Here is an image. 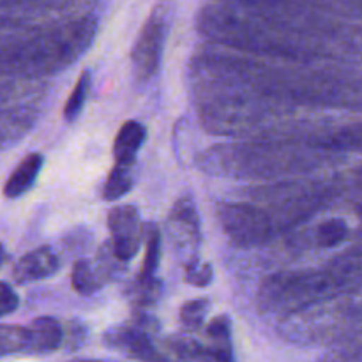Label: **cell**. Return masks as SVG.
I'll list each match as a JSON object with an SVG mask.
<instances>
[{"label":"cell","instance_id":"1","mask_svg":"<svg viewBox=\"0 0 362 362\" xmlns=\"http://www.w3.org/2000/svg\"><path fill=\"white\" fill-rule=\"evenodd\" d=\"M362 2H211L197 30L211 45L306 64L362 66Z\"/></svg>","mask_w":362,"mask_h":362},{"label":"cell","instance_id":"2","mask_svg":"<svg viewBox=\"0 0 362 362\" xmlns=\"http://www.w3.org/2000/svg\"><path fill=\"white\" fill-rule=\"evenodd\" d=\"M193 94H232L296 117L300 110L362 112V66L262 59L202 46L189 60Z\"/></svg>","mask_w":362,"mask_h":362},{"label":"cell","instance_id":"3","mask_svg":"<svg viewBox=\"0 0 362 362\" xmlns=\"http://www.w3.org/2000/svg\"><path fill=\"white\" fill-rule=\"evenodd\" d=\"M334 205L331 179H290L251 186L240 200L216 205L230 244L240 250L264 246Z\"/></svg>","mask_w":362,"mask_h":362},{"label":"cell","instance_id":"4","mask_svg":"<svg viewBox=\"0 0 362 362\" xmlns=\"http://www.w3.org/2000/svg\"><path fill=\"white\" fill-rule=\"evenodd\" d=\"M98 27V14L81 9L23 30L2 32V78L39 81L62 73L90 48Z\"/></svg>","mask_w":362,"mask_h":362},{"label":"cell","instance_id":"5","mask_svg":"<svg viewBox=\"0 0 362 362\" xmlns=\"http://www.w3.org/2000/svg\"><path fill=\"white\" fill-rule=\"evenodd\" d=\"M343 158L297 138H250L211 145L197 158L198 168L230 180H274L334 166Z\"/></svg>","mask_w":362,"mask_h":362},{"label":"cell","instance_id":"6","mask_svg":"<svg viewBox=\"0 0 362 362\" xmlns=\"http://www.w3.org/2000/svg\"><path fill=\"white\" fill-rule=\"evenodd\" d=\"M362 288V243L317 269L279 271L258 286L262 313L293 318L336 303Z\"/></svg>","mask_w":362,"mask_h":362},{"label":"cell","instance_id":"7","mask_svg":"<svg viewBox=\"0 0 362 362\" xmlns=\"http://www.w3.org/2000/svg\"><path fill=\"white\" fill-rule=\"evenodd\" d=\"M34 81L7 80L2 78V120H0V141L4 148H9L25 136L37 120L39 99L42 92L32 87Z\"/></svg>","mask_w":362,"mask_h":362},{"label":"cell","instance_id":"8","mask_svg":"<svg viewBox=\"0 0 362 362\" xmlns=\"http://www.w3.org/2000/svg\"><path fill=\"white\" fill-rule=\"evenodd\" d=\"M172 9L173 7L170 4H156L138 32V37L131 49V66L138 83L152 80L161 67L163 52L172 21Z\"/></svg>","mask_w":362,"mask_h":362},{"label":"cell","instance_id":"9","mask_svg":"<svg viewBox=\"0 0 362 362\" xmlns=\"http://www.w3.org/2000/svg\"><path fill=\"white\" fill-rule=\"evenodd\" d=\"M158 331V322L145 313H138L131 324L117 325L105 332L103 341L108 349L122 352L138 362H175L166 350L156 346L152 334Z\"/></svg>","mask_w":362,"mask_h":362},{"label":"cell","instance_id":"10","mask_svg":"<svg viewBox=\"0 0 362 362\" xmlns=\"http://www.w3.org/2000/svg\"><path fill=\"white\" fill-rule=\"evenodd\" d=\"M278 138V136H276ZM279 138H297L315 148L343 158L345 154H362V119L339 126H313L304 124L292 127Z\"/></svg>","mask_w":362,"mask_h":362},{"label":"cell","instance_id":"11","mask_svg":"<svg viewBox=\"0 0 362 362\" xmlns=\"http://www.w3.org/2000/svg\"><path fill=\"white\" fill-rule=\"evenodd\" d=\"M168 235L179 257L184 260V267L200 260L198 257L202 244L200 214L189 194L180 197L170 209Z\"/></svg>","mask_w":362,"mask_h":362},{"label":"cell","instance_id":"12","mask_svg":"<svg viewBox=\"0 0 362 362\" xmlns=\"http://www.w3.org/2000/svg\"><path fill=\"white\" fill-rule=\"evenodd\" d=\"M87 4L80 2H48V0L9 2V0H4L0 25H2V32H18L76 13V11L87 9Z\"/></svg>","mask_w":362,"mask_h":362},{"label":"cell","instance_id":"13","mask_svg":"<svg viewBox=\"0 0 362 362\" xmlns=\"http://www.w3.org/2000/svg\"><path fill=\"white\" fill-rule=\"evenodd\" d=\"M106 223L112 235L108 240L113 253L122 264H127L136 257L145 239L140 212L134 205H117L108 212Z\"/></svg>","mask_w":362,"mask_h":362},{"label":"cell","instance_id":"14","mask_svg":"<svg viewBox=\"0 0 362 362\" xmlns=\"http://www.w3.org/2000/svg\"><path fill=\"white\" fill-rule=\"evenodd\" d=\"M166 352L175 362H235L233 343L211 339L202 343L189 336H172L165 341Z\"/></svg>","mask_w":362,"mask_h":362},{"label":"cell","instance_id":"15","mask_svg":"<svg viewBox=\"0 0 362 362\" xmlns=\"http://www.w3.org/2000/svg\"><path fill=\"white\" fill-rule=\"evenodd\" d=\"M60 269L59 255L55 253L52 246H41L28 251L27 255L20 258L13 265L11 278L18 285H27V283L42 281V279L52 278Z\"/></svg>","mask_w":362,"mask_h":362},{"label":"cell","instance_id":"16","mask_svg":"<svg viewBox=\"0 0 362 362\" xmlns=\"http://www.w3.org/2000/svg\"><path fill=\"white\" fill-rule=\"evenodd\" d=\"M331 179L334 205L339 204L354 214L362 216V165L334 173Z\"/></svg>","mask_w":362,"mask_h":362},{"label":"cell","instance_id":"17","mask_svg":"<svg viewBox=\"0 0 362 362\" xmlns=\"http://www.w3.org/2000/svg\"><path fill=\"white\" fill-rule=\"evenodd\" d=\"M145 138H147V129L144 124L138 120H126L113 141L115 165H136V156L144 147Z\"/></svg>","mask_w":362,"mask_h":362},{"label":"cell","instance_id":"18","mask_svg":"<svg viewBox=\"0 0 362 362\" xmlns=\"http://www.w3.org/2000/svg\"><path fill=\"white\" fill-rule=\"evenodd\" d=\"M42 165H45V158L39 152H30V154L25 156L20 163H18L16 168L11 172L9 179L6 180V186H4V197L11 198H20L27 193L28 189H32V186L37 180L39 173H41Z\"/></svg>","mask_w":362,"mask_h":362},{"label":"cell","instance_id":"19","mask_svg":"<svg viewBox=\"0 0 362 362\" xmlns=\"http://www.w3.org/2000/svg\"><path fill=\"white\" fill-rule=\"evenodd\" d=\"M110 279H112V276L105 271V267L98 260L78 258L74 262L73 272H71V283H73L74 292L80 293V296H94Z\"/></svg>","mask_w":362,"mask_h":362},{"label":"cell","instance_id":"20","mask_svg":"<svg viewBox=\"0 0 362 362\" xmlns=\"http://www.w3.org/2000/svg\"><path fill=\"white\" fill-rule=\"evenodd\" d=\"M64 341V329L53 317H39L30 325V350L28 354H52Z\"/></svg>","mask_w":362,"mask_h":362},{"label":"cell","instance_id":"21","mask_svg":"<svg viewBox=\"0 0 362 362\" xmlns=\"http://www.w3.org/2000/svg\"><path fill=\"white\" fill-rule=\"evenodd\" d=\"M159 262H161V232H159L158 225L148 223L145 226V257L144 264H141L140 274L136 276L138 279H156V272L159 269Z\"/></svg>","mask_w":362,"mask_h":362},{"label":"cell","instance_id":"22","mask_svg":"<svg viewBox=\"0 0 362 362\" xmlns=\"http://www.w3.org/2000/svg\"><path fill=\"white\" fill-rule=\"evenodd\" d=\"M349 235L350 228L345 219L329 218L313 230V244L322 250H332V247H338L339 244L345 243Z\"/></svg>","mask_w":362,"mask_h":362},{"label":"cell","instance_id":"23","mask_svg":"<svg viewBox=\"0 0 362 362\" xmlns=\"http://www.w3.org/2000/svg\"><path fill=\"white\" fill-rule=\"evenodd\" d=\"M134 186V166L115 165L103 186V200L115 202L129 193Z\"/></svg>","mask_w":362,"mask_h":362},{"label":"cell","instance_id":"24","mask_svg":"<svg viewBox=\"0 0 362 362\" xmlns=\"http://www.w3.org/2000/svg\"><path fill=\"white\" fill-rule=\"evenodd\" d=\"M30 350V327L4 324L0 327V352L4 357L28 354Z\"/></svg>","mask_w":362,"mask_h":362},{"label":"cell","instance_id":"25","mask_svg":"<svg viewBox=\"0 0 362 362\" xmlns=\"http://www.w3.org/2000/svg\"><path fill=\"white\" fill-rule=\"evenodd\" d=\"M126 296L134 308L152 306L163 296V281L159 278L147 279V281L134 278L127 286Z\"/></svg>","mask_w":362,"mask_h":362},{"label":"cell","instance_id":"26","mask_svg":"<svg viewBox=\"0 0 362 362\" xmlns=\"http://www.w3.org/2000/svg\"><path fill=\"white\" fill-rule=\"evenodd\" d=\"M92 87V74L90 71L85 69L83 73L78 76L76 83H74V88L71 90L69 98H67L66 105H64V119L67 122H73L80 117L81 110H83L85 103H87L88 92H90Z\"/></svg>","mask_w":362,"mask_h":362},{"label":"cell","instance_id":"27","mask_svg":"<svg viewBox=\"0 0 362 362\" xmlns=\"http://www.w3.org/2000/svg\"><path fill=\"white\" fill-rule=\"evenodd\" d=\"M211 310L209 299H193L180 308V322L187 329H200Z\"/></svg>","mask_w":362,"mask_h":362},{"label":"cell","instance_id":"28","mask_svg":"<svg viewBox=\"0 0 362 362\" xmlns=\"http://www.w3.org/2000/svg\"><path fill=\"white\" fill-rule=\"evenodd\" d=\"M184 278L193 286H207L214 278V271H212L211 264L204 260H197L184 267Z\"/></svg>","mask_w":362,"mask_h":362},{"label":"cell","instance_id":"29","mask_svg":"<svg viewBox=\"0 0 362 362\" xmlns=\"http://www.w3.org/2000/svg\"><path fill=\"white\" fill-rule=\"evenodd\" d=\"M205 334L214 341L232 343V320H230L228 315H218L216 318H212Z\"/></svg>","mask_w":362,"mask_h":362},{"label":"cell","instance_id":"30","mask_svg":"<svg viewBox=\"0 0 362 362\" xmlns=\"http://www.w3.org/2000/svg\"><path fill=\"white\" fill-rule=\"evenodd\" d=\"M18 306H20V299H18L14 288L7 281H2L0 285V315L7 317V315L14 313Z\"/></svg>","mask_w":362,"mask_h":362},{"label":"cell","instance_id":"31","mask_svg":"<svg viewBox=\"0 0 362 362\" xmlns=\"http://www.w3.org/2000/svg\"><path fill=\"white\" fill-rule=\"evenodd\" d=\"M327 362H362V346H357L354 350H346L341 356L331 357Z\"/></svg>","mask_w":362,"mask_h":362},{"label":"cell","instance_id":"32","mask_svg":"<svg viewBox=\"0 0 362 362\" xmlns=\"http://www.w3.org/2000/svg\"><path fill=\"white\" fill-rule=\"evenodd\" d=\"M73 362H110V361H98V359H90V361H85V359H80V361H73Z\"/></svg>","mask_w":362,"mask_h":362}]
</instances>
